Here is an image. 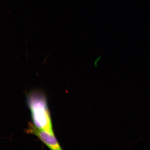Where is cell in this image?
Listing matches in <instances>:
<instances>
[{"mask_svg":"<svg viewBox=\"0 0 150 150\" xmlns=\"http://www.w3.org/2000/svg\"><path fill=\"white\" fill-rule=\"evenodd\" d=\"M28 103L35 126L54 134L51 118L44 94L39 91L31 92L28 96Z\"/></svg>","mask_w":150,"mask_h":150,"instance_id":"6da1fadb","label":"cell"},{"mask_svg":"<svg viewBox=\"0 0 150 150\" xmlns=\"http://www.w3.org/2000/svg\"><path fill=\"white\" fill-rule=\"evenodd\" d=\"M28 134L35 135L50 149L53 150H61V146L58 143L54 134L38 128L34 125L29 123L26 130Z\"/></svg>","mask_w":150,"mask_h":150,"instance_id":"7a4b0ae2","label":"cell"},{"mask_svg":"<svg viewBox=\"0 0 150 150\" xmlns=\"http://www.w3.org/2000/svg\"><path fill=\"white\" fill-rule=\"evenodd\" d=\"M100 57H99L98 58H97V59L96 60V61L95 62V63H94V65L95 66H96V67L97 66V63L98 62L99 60L100 59Z\"/></svg>","mask_w":150,"mask_h":150,"instance_id":"3957f363","label":"cell"}]
</instances>
